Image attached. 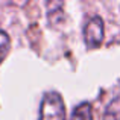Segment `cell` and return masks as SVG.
I'll return each mask as SVG.
<instances>
[{
  "label": "cell",
  "instance_id": "1",
  "mask_svg": "<svg viewBox=\"0 0 120 120\" xmlns=\"http://www.w3.org/2000/svg\"><path fill=\"white\" fill-rule=\"evenodd\" d=\"M40 120H65V108L59 93L49 91L44 94L40 108Z\"/></svg>",
  "mask_w": 120,
  "mask_h": 120
},
{
  "label": "cell",
  "instance_id": "2",
  "mask_svg": "<svg viewBox=\"0 0 120 120\" xmlns=\"http://www.w3.org/2000/svg\"><path fill=\"white\" fill-rule=\"evenodd\" d=\"M103 34H105L103 20L99 15L91 17L84 27V40L88 49H96L97 46H100L103 41Z\"/></svg>",
  "mask_w": 120,
  "mask_h": 120
},
{
  "label": "cell",
  "instance_id": "3",
  "mask_svg": "<svg viewBox=\"0 0 120 120\" xmlns=\"http://www.w3.org/2000/svg\"><path fill=\"white\" fill-rule=\"evenodd\" d=\"M71 120H93V111H91V105L88 102H84L78 105L73 109Z\"/></svg>",
  "mask_w": 120,
  "mask_h": 120
},
{
  "label": "cell",
  "instance_id": "4",
  "mask_svg": "<svg viewBox=\"0 0 120 120\" xmlns=\"http://www.w3.org/2000/svg\"><path fill=\"white\" fill-rule=\"evenodd\" d=\"M105 120H120V96H117L106 106Z\"/></svg>",
  "mask_w": 120,
  "mask_h": 120
},
{
  "label": "cell",
  "instance_id": "5",
  "mask_svg": "<svg viewBox=\"0 0 120 120\" xmlns=\"http://www.w3.org/2000/svg\"><path fill=\"white\" fill-rule=\"evenodd\" d=\"M9 47H11V40H9V35L5 32V30H0V62L5 59V56L8 55Z\"/></svg>",
  "mask_w": 120,
  "mask_h": 120
}]
</instances>
